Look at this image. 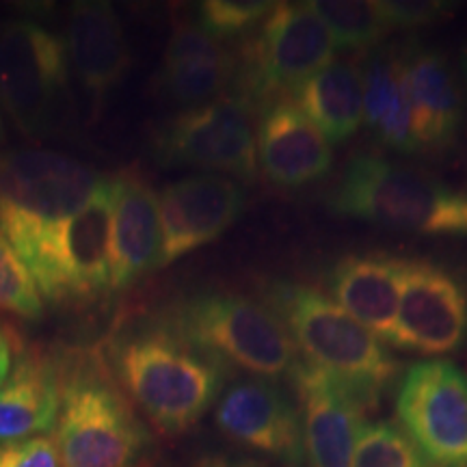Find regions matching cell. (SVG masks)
I'll use <instances>...</instances> for the list:
<instances>
[{
    "label": "cell",
    "mask_w": 467,
    "mask_h": 467,
    "mask_svg": "<svg viewBox=\"0 0 467 467\" xmlns=\"http://www.w3.org/2000/svg\"><path fill=\"white\" fill-rule=\"evenodd\" d=\"M107 368L162 437H180L221 399L227 366L156 323L117 336Z\"/></svg>",
    "instance_id": "6da1fadb"
},
{
    "label": "cell",
    "mask_w": 467,
    "mask_h": 467,
    "mask_svg": "<svg viewBox=\"0 0 467 467\" xmlns=\"http://www.w3.org/2000/svg\"><path fill=\"white\" fill-rule=\"evenodd\" d=\"M265 306L275 314L303 361L329 372L372 405L399 375L388 344L368 331L329 295L312 285L275 279L265 288Z\"/></svg>",
    "instance_id": "7a4b0ae2"
},
{
    "label": "cell",
    "mask_w": 467,
    "mask_h": 467,
    "mask_svg": "<svg viewBox=\"0 0 467 467\" xmlns=\"http://www.w3.org/2000/svg\"><path fill=\"white\" fill-rule=\"evenodd\" d=\"M61 409L55 441L63 467H139L151 433L107 366L91 355L58 359Z\"/></svg>",
    "instance_id": "3957f363"
},
{
    "label": "cell",
    "mask_w": 467,
    "mask_h": 467,
    "mask_svg": "<svg viewBox=\"0 0 467 467\" xmlns=\"http://www.w3.org/2000/svg\"><path fill=\"white\" fill-rule=\"evenodd\" d=\"M327 206L337 217L420 236H467V192L433 175L358 154L344 167Z\"/></svg>",
    "instance_id": "277c9868"
},
{
    "label": "cell",
    "mask_w": 467,
    "mask_h": 467,
    "mask_svg": "<svg viewBox=\"0 0 467 467\" xmlns=\"http://www.w3.org/2000/svg\"><path fill=\"white\" fill-rule=\"evenodd\" d=\"M161 323L227 368L258 379H290L301 361L275 314L236 292L192 295Z\"/></svg>",
    "instance_id": "5b68a950"
},
{
    "label": "cell",
    "mask_w": 467,
    "mask_h": 467,
    "mask_svg": "<svg viewBox=\"0 0 467 467\" xmlns=\"http://www.w3.org/2000/svg\"><path fill=\"white\" fill-rule=\"evenodd\" d=\"M102 175L58 151L16 150L0 154V234L16 254L89 202Z\"/></svg>",
    "instance_id": "8992f818"
},
{
    "label": "cell",
    "mask_w": 467,
    "mask_h": 467,
    "mask_svg": "<svg viewBox=\"0 0 467 467\" xmlns=\"http://www.w3.org/2000/svg\"><path fill=\"white\" fill-rule=\"evenodd\" d=\"M336 48L309 3H275L236 58V96L232 98L249 110H265L329 66Z\"/></svg>",
    "instance_id": "52a82bcc"
},
{
    "label": "cell",
    "mask_w": 467,
    "mask_h": 467,
    "mask_svg": "<svg viewBox=\"0 0 467 467\" xmlns=\"http://www.w3.org/2000/svg\"><path fill=\"white\" fill-rule=\"evenodd\" d=\"M115 178L102 175L89 202L74 217L52 227L20 258L42 296L52 303H89L110 290V223Z\"/></svg>",
    "instance_id": "ba28073f"
},
{
    "label": "cell",
    "mask_w": 467,
    "mask_h": 467,
    "mask_svg": "<svg viewBox=\"0 0 467 467\" xmlns=\"http://www.w3.org/2000/svg\"><path fill=\"white\" fill-rule=\"evenodd\" d=\"M67 46L33 20L0 26V104L26 137L55 126L69 85Z\"/></svg>",
    "instance_id": "9c48e42d"
},
{
    "label": "cell",
    "mask_w": 467,
    "mask_h": 467,
    "mask_svg": "<svg viewBox=\"0 0 467 467\" xmlns=\"http://www.w3.org/2000/svg\"><path fill=\"white\" fill-rule=\"evenodd\" d=\"M400 431L429 467H467V377L452 361L424 359L402 375Z\"/></svg>",
    "instance_id": "30bf717a"
},
{
    "label": "cell",
    "mask_w": 467,
    "mask_h": 467,
    "mask_svg": "<svg viewBox=\"0 0 467 467\" xmlns=\"http://www.w3.org/2000/svg\"><path fill=\"white\" fill-rule=\"evenodd\" d=\"M154 151L167 167H197L254 180L258 175V139L251 110L227 96L182 109L154 134Z\"/></svg>",
    "instance_id": "8fae6325"
},
{
    "label": "cell",
    "mask_w": 467,
    "mask_h": 467,
    "mask_svg": "<svg viewBox=\"0 0 467 467\" xmlns=\"http://www.w3.org/2000/svg\"><path fill=\"white\" fill-rule=\"evenodd\" d=\"M467 340V288L431 260H405V282L389 347L418 355H451Z\"/></svg>",
    "instance_id": "7c38bea8"
},
{
    "label": "cell",
    "mask_w": 467,
    "mask_h": 467,
    "mask_svg": "<svg viewBox=\"0 0 467 467\" xmlns=\"http://www.w3.org/2000/svg\"><path fill=\"white\" fill-rule=\"evenodd\" d=\"M214 422L238 446L284 467H303L306 446L299 405L268 379H243L230 385L217 400Z\"/></svg>",
    "instance_id": "4fadbf2b"
},
{
    "label": "cell",
    "mask_w": 467,
    "mask_h": 467,
    "mask_svg": "<svg viewBox=\"0 0 467 467\" xmlns=\"http://www.w3.org/2000/svg\"><path fill=\"white\" fill-rule=\"evenodd\" d=\"M288 381L303 420L309 467H350L366 416L375 405L329 372L299 361Z\"/></svg>",
    "instance_id": "5bb4252c"
},
{
    "label": "cell",
    "mask_w": 467,
    "mask_h": 467,
    "mask_svg": "<svg viewBox=\"0 0 467 467\" xmlns=\"http://www.w3.org/2000/svg\"><path fill=\"white\" fill-rule=\"evenodd\" d=\"M243 208V189L225 175L197 173L167 184L159 195V268L223 236Z\"/></svg>",
    "instance_id": "9a60e30c"
},
{
    "label": "cell",
    "mask_w": 467,
    "mask_h": 467,
    "mask_svg": "<svg viewBox=\"0 0 467 467\" xmlns=\"http://www.w3.org/2000/svg\"><path fill=\"white\" fill-rule=\"evenodd\" d=\"M255 139L260 169L282 189L317 182L334 165L331 143L292 98H282L262 110Z\"/></svg>",
    "instance_id": "2e32d148"
},
{
    "label": "cell",
    "mask_w": 467,
    "mask_h": 467,
    "mask_svg": "<svg viewBox=\"0 0 467 467\" xmlns=\"http://www.w3.org/2000/svg\"><path fill=\"white\" fill-rule=\"evenodd\" d=\"M405 258L389 254H347L331 266V299L379 340L392 344L399 318Z\"/></svg>",
    "instance_id": "e0dca14e"
},
{
    "label": "cell",
    "mask_w": 467,
    "mask_h": 467,
    "mask_svg": "<svg viewBox=\"0 0 467 467\" xmlns=\"http://www.w3.org/2000/svg\"><path fill=\"white\" fill-rule=\"evenodd\" d=\"M159 195L139 171L115 175V206L110 223V290L130 288L159 268Z\"/></svg>",
    "instance_id": "ac0fdd59"
},
{
    "label": "cell",
    "mask_w": 467,
    "mask_h": 467,
    "mask_svg": "<svg viewBox=\"0 0 467 467\" xmlns=\"http://www.w3.org/2000/svg\"><path fill=\"white\" fill-rule=\"evenodd\" d=\"M69 67L91 98L93 115L124 80L130 67V46L113 5L102 0L76 3L67 26Z\"/></svg>",
    "instance_id": "d6986e66"
},
{
    "label": "cell",
    "mask_w": 467,
    "mask_h": 467,
    "mask_svg": "<svg viewBox=\"0 0 467 467\" xmlns=\"http://www.w3.org/2000/svg\"><path fill=\"white\" fill-rule=\"evenodd\" d=\"M400 66L418 148L452 145L463 121V98L448 58L433 48H411Z\"/></svg>",
    "instance_id": "ffe728a7"
},
{
    "label": "cell",
    "mask_w": 467,
    "mask_h": 467,
    "mask_svg": "<svg viewBox=\"0 0 467 467\" xmlns=\"http://www.w3.org/2000/svg\"><path fill=\"white\" fill-rule=\"evenodd\" d=\"M236 74V57L197 22H178L169 37L159 85L182 109L219 100Z\"/></svg>",
    "instance_id": "44dd1931"
},
{
    "label": "cell",
    "mask_w": 467,
    "mask_h": 467,
    "mask_svg": "<svg viewBox=\"0 0 467 467\" xmlns=\"http://www.w3.org/2000/svg\"><path fill=\"white\" fill-rule=\"evenodd\" d=\"M61 409L58 359L31 350L20 355L0 385V443L48 435Z\"/></svg>",
    "instance_id": "7402d4cb"
},
{
    "label": "cell",
    "mask_w": 467,
    "mask_h": 467,
    "mask_svg": "<svg viewBox=\"0 0 467 467\" xmlns=\"http://www.w3.org/2000/svg\"><path fill=\"white\" fill-rule=\"evenodd\" d=\"M292 100L317 124L327 141H347L364 121L361 66L334 58L292 91Z\"/></svg>",
    "instance_id": "603a6c76"
},
{
    "label": "cell",
    "mask_w": 467,
    "mask_h": 467,
    "mask_svg": "<svg viewBox=\"0 0 467 467\" xmlns=\"http://www.w3.org/2000/svg\"><path fill=\"white\" fill-rule=\"evenodd\" d=\"M309 7L331 33L337 48H370L389 31L379 14L377 3L368 0H314Z\"/></svg>",
    "instance_id": "cb8c5ba5"
},
{
    "label": "cell",
    "mask_w": 467,
    "mask_h": 467,
    "mask_svg": "<svg viewBox=\"0 0 467 467\" xmlns=\"http://www.w3.org/2000/svg\"><path fill=\"white\" fill-rule=\"evenodd\" d=\"M350 467H429L400 426L389 420L366 422Z\"/></svg>",
    "instance_id": "d4e9b609"
},
{
    "label": "cell",
    "mask_w": 467,
    "mask_h": 467,
    "mask_svg": "<svg viewBox=\"0 0 467 467\" xmlns=\"http://www.w3.org/2000/svg\"><path fill=\"white\" fill-rule=\"evenodd\" d=\"M0 312L26 320L44 317V296L28 266L0 234Z\"/></svg>",
    "instance_id": "484cf974"
},
{
    "label": "cell",
    "mask_w": 467,
    "mask_h": 467,
    "mask_svg": "<svg viewBox=\"0 0 467 467\" xmlns=\"http://www.w3.org/2000/svg\"><path fill=\"white\" fill-rule=\"evenodd\" d=\"M275 9L266 0H206L197 9V25L214 39H232L260 26Z\"/></svg>",
    "instance_id": "4316f807"
},
{
    "label": "cell",
    "mask_w": 467,
    "mask_h": 467,
    "mask_svg": "<svg viewBox=\"0 0 467 467\" xmlns=\"http://www.w3.org/2000/svg\"><path fill=\"white\" fill-rule=\"evenodd\" d=\"M388 28H416L435 25L451 16L452 5L440 0H375Z\"/></svg>",
    "instance_id": "83f0119b"
},
{
    "label": "cell",
    "mask_w": 467,
    "mask_h": 467,
    "mask_svg": "<svg viewBox=\"0 0 467 467\" xmlns=\"http://www.w3.org/2000/svg\"><path fill=\"white\" fill-rule=\"evenodd\" d=\"M0 467H63L55 437L39 435L0 443Z\"/></svg>",
    "instance_id": "f1b7e54d"
},
{
    "label": "cell",
    "mask_w": 467,
    "mask_h": 467,
    "mask_svg": "<svg viewBox=\"0 0 467 467\" xmlns=\"http://www.w3.org/2000/svg\"><path fill=\"white\" fill-rule=\"evenodd\" d=\"M16 334L9 325L0 323V385L7 381L17 361Z\"/></svg>",
    "instance_id": "f546056e"
},
{
    "label": "cell",
    "mask_w": 467,
    "mask_h": 467,
    "mask_svg": "<svg viewBox=\"0 0 467 467\" xmlns=\"http://www.w3.org/2000/svg\"><path fill=\"white\" fill-rule=\"evenodd\" d=\"M195 467H268L265 463H258L254 459H241V457H227V454H206L197 461Z\"/></svg>",
    "instance_id": "4dcf8cb0"
},
{
    "label": "cell",
    "mask_w": 467,
    "mask_h": 467,
    "mask_svg": "<svg viewBox=\"0 0 467 467\" xmlns=\"http://www.w3.org/2000/svg\"><path fill=\"white\" fill-rule=\"evenodd\" d=\"M461 66H463V74H465V83H467V48L461 55Z\"/></svg>",
    "instance_id": "1f68e13d"
},
{
    "label": "cell",
    "mask_w": 467,
    "mask_h": 467,
    "mask_svg": "<svg viewBox=\"0 0 467 467\" xmlns=\"http://www.w3.org/2000/svg\"><path fill=\"white\" fill-rule=\"evenodd\" d=\"M5 141V128H3V117H0V143Z\"/></svg>",
    "instance_id": "d6a6232c"
},
{
    "label": "cell",
    "mask_w": 467,
    "mask_h": 467,
    "mask_svg": "<svg viewBox=\"0 0 467 467\" xmlns=\"http://www.w3.org/2000/svg\"><path fill=\"white\" fill-rule=\"evenodd\" d=\"M139 467H154V459H150V461H145V463H141Z\"/></svg>",
    "instance_id": "836d02e7"
}]
</instances>
